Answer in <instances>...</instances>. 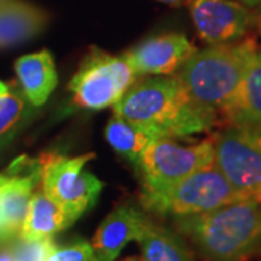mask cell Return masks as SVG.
I'll return each instance as SVG.
<instances>
[{"instance_id":"ffe728a7","label":"cell","mask_w":261,"mask_h":261,"mask_svg":"<svg viewBox=\"0 0 261 261\" xmlns=\"http://www.w3.org/2000/svg\"><path fill=\"white\" fill-rule=\"evenodd\" d=\"M56 247L53 238L29 241L15 238L9 243V252L13 261H47L48 254Z\"/></svg>"},{"instance_id":"2e32d148","label":"cell","mask_w":261,"mask_h":261,"mask_svg":"<svg viewBox=\"0 0 261 261\" xmlns=\"http://www.w3.org/2000/svg\"><path fill=\"white\" fill-rule=\"evenodd\" d=\"M73 222L64 211L44 192L34 193L29 200L28 212L19 238L37 241L53 238L57 232L67 229Z\"/></svg>"},{"instance_id":"8fae6325","label":"cell","mask_w":261,"mask_h":261,"mask_svg":"<svg viewBox=\"0 0 261 261\" xmlns=\"http://www.w3.org/2000/svg\"><path fill=\"white\" fill-rule=\"evenodd\" d=\"M195 51L185 34L170 32L142 41L123 56L137 75H168L177 71Z\"/></svg>"},{"instance_id":"7c38bea8","label":"cell","mask_w":261,"mask_h":261,"mask_svg":"<svg viewBox=\"0 0 261 261\" xmlns=\"http://www.w3.org/2000/svg\"><path fill=\"white\" fill-rule=\"evenodd\" d=\"M148 218L132 205H121L106 216L94 233L92 247L97 261H115L121 251L137 240Z\"/></svg>"},{"instance_id":"ba28073f","label":"cell","mask_w":261,"mask_h":261,"mask_svg":"<svg viewBox=\"0 0 261 261\" xmlns=\"http://www.w3.org/2000/svg\"><path fill=\"white\" fill-rule=\"evenodd\" d=\"M214 164L244 200L261 203V129L229 126L215 137Z\"/></svg>"},{"instance_id":"6da1fadb","label":"cell","mask_w":261,"mask_h":261,"mask_svg":"<svg viewBox=\"0 0 261 261\" xmlns=\"http://www.w3.org/2000/svg\"><path fill=\"white\" fill-rule=\"evenodd\" d=\"M113 115L151 132L155 138H178L206 132L216 116L200 109L177 77H148L134 84L113 105Z\"/></svg>"},{"instance_id":"30bf717a","label":"cell","mask_w":261,"mask_h":261,"mask_svg":"<svg viewBox=\"0 0 261 261\" xmlns=\"http://www.w3.org/2000/svg\"><path fill=\"white\" fill-rule=\"evenodd\" d=\"M41 174V161L25 157L0 174V243H10L19 237Z\"/></svg>"},{"instance_id":"ac0fdd59","label":"cell","mask_w":261,"mask_h":261,"mask_svg":"<svg viewBox=\"0 0 261 261\" xmlns=\"http://www.w3.org/2000/svg\"><path fill=\"white\" fill-rule=\"evenodd\" d=\"M105 138L119 155L130 161L134 166L138 164L141 155L148 148L149 144L157 140L148 130L132 125L115 115L105 128Z\"/></svg>"},{"instance_id":"e0dca14e","label":"cell","mask_w":261,"mask_h":261,"mask_svg":"<svg viewBox=\"0 0 261 261\" xmlns=\"http://www.w3.org/2000/svg\"><path fill=\"white\" fill-rule=\"evenodd\" d=\"M137 241L142 254L141 261H195V254L180 235L149 219Z\"/></svg>"},{"instance_id":"cb8c5ba5","label":"cell","mask_w":261,"mask_h":261,"mask_svg":"<svg viewBox=\"0 0 261 261\" xmlns=\"http://www.w3.org/2000/svg\"><path fill=\"white\" fill-rule=\"evenodd\" d=\"M254 15H255V25L261 31V3L257 6V12H254Z\"/></svg>"},{"instance_id":"484cf974","label":"cell","mask_w":261,"mask_h":261,"mask_svg":"<svg viewBox=\"0 0 261 261\" xmlns=\"http://www.w3.org/2000/svg\"><path fill=\"white\" fill-rule=\"evenodd\" d=\"M8 92H9V86H8V84H5L2 80H0V97H2V96H5Z\"/></svg>"},{"instance_id":"9c48e42d","label":"cell","mask_w":261,"mask_h":261,"mask_svg":"<svg viewBox=\"0 0 261 261\" xmlns=\"http://www.w3.org/2000/svg\"><path fill=\"white\" fill-rule=\"evenodd\" d=\"M186 6L197 35L209 45L237 42L255 25L251 8L237 0H187Z\"/></svg>"},{"instance_id":"52a82bcc","label":"cell","mask_w":261,"mask_h":261,"mask_svg":"<svg viewBox=\"0 0 261 261\" xmlns=\"http://www.w3.org/2000/svg\"><path fill=\"white\" fill-rule=\"evenodd\" d=\"M92 157L94 154L80 157L49 154L39 159L44 193L64 211L73 224L93 207L103 189V183L94 174L83 171Z\"/></svg>"},{"instance_id":"277c9868","label":"cell","mask_w":261,"mask_h":261,"mask_svg":"<svg viewBox=\"0 0 261 261\" xmlns=\"http://www.w3.org/2000/svg\"><path fill=\"white\" fill-rule=\"evenodd\" d=\"M244 200L215 164L207 166L173 186L141 192V203L154 214L189 216L206 214L218 207Z\"/></svg>"},{"instance_id":"3957f363","label":"cell","mask_w":261,"mask_h":261,"mask_svg":"<svg viewBox=\"0 0 261 261\" xmlns=\"http://www.w3.org/2000/svg\"><path fill=\"white\" fill-rule=\"evenodd\" d=\"M257 45L255 39L245 38L196 49L178 68V82L200 109L218 116L233 99Z\"/></svg>"},{"instance_id":"4316f807","label":"cell","mask_w":261,"mask_h":261,"mask_svg":"<svg viewBox=\"0 0 261 261\" xmlns=\"http://www.w3.org/2000/svg\"><path fill=\"white\" fill-rule=\"evenodd\" d=\"M125 261H141L140 258H137V257H130V258H126Z\"/></svg>"},{"instance_id":"603a6c76","label":"cell","mask_w":261,"mask_h":261,"mask_svg":"<svg viewBox=\"0 0 261 261\" xmlns=\"http://www.w3.org/2000/svg\"><path fill=\"white\" fill-rule=\"evenodd\" d=\"M237 2L243 3V5L248 6V8H257L261 3V0H237Z\"/></svg>"},{"instance_id":"5bb4252c","label":"cell","mask_w":261,"mask_h":261,"mask_svg":"<svg viewBox=\"0 0 261 261\" xmlns=\"http://www.w3.org/2000/svg\"><path fill=\"white\" fill-rule=\"evenodd\" d=\"M49 15L23 0L0 5V49L16 47L38 37L47 27Z\"/></svg>"},{"instance_id":"44dd1931","label":"cell","mask_w":261,"mask_h":261,"mask_svg":"<svg viewBox=\"0 0 261 261\" xmlns=\"http://www.w3.org/2000/svg\"><path fill=\"white\" fill-rule=\"evenodd\" d=\"M47 261H97L92 244L75 241L63 247H54L48 254Z\"/></svg>"},{"instance_id":"5b68a950","label":"cell","mask_w":261,"mask_h":261,"mask_svg":"<svg viewBox=\"0 0 261 261\" xmlns=\"http://www.w3.org/2000/svg\"><path fill=\"white\" fill-rule=\"evenodd\" d=\"M135 71L126 57H115L93 48L83 58L68 84L75 106L102 111L119 102L135 83Z\"/></svg>"},{"instance_id":"9a60e30c","label":"cell","mask_w":261,"mask_h":261,"mask_svg":"<svg viewBox=\"0 0 261 261\" xmlns=\"http://www.w3.org/2000/svg\"><path fill=\"white\" fill-rule=\"evenodd\" d=\"M15 70L27 100L34 106L47 102L58 83L56 64L47 49L20 57L15 64Z\"/></svg>"},{"instance_id":"7a4b0ae2","label":"cell","mask_w":261,"mask_h":261,"mask_svg":"<svg viewBox=\"0 0 261 261\" xmlns=\"http://www.w3.org/2000/svg\"><path fill=\"white\" fill-rule=\"evenodd\" d=\"M178 232L205 261H250L261 255V203L240 200L206 214L176 216Z\"/></svg>"},{"instance_id":"83f0119b","label":"cell","mask_w":261,"mask_h":261,"mask_svg":"<svg viewBox=\"0 0 261 261\" xmlns=\"http://www.w3.org/2000/svg\"><path fill=\"white\" fill-rule=\"evenodd\" d=\"M5 2H8V0H0V5H2V3H5Z\"/></svg>"},{"instance_id":"d6986e66","label":"cell","mask_w":261,"mask_h":261,"mask_svg":"<svg viewBox=\"0 0 261 261\" xmlns=\"http://www.w3.org/2000/svg\"><path fill=\"white\" fill-rule=\"evenodd\" d=\"M25 94L16 89H12L0 97V142H5L12 137L27 115Z\"/></svg>"},{"instance_id":"8992f818","label":"cell","mask_w":261,"mask_h":261,"mask_svg":"<svg viewBox=\"0 0 261 261\" xmlns=\"http://www.w3.org/2000/svg\"><path fill=\"white\" fill-rule=\"evenodd\" d=\"M215 138L181 145L173 138H157L144 151L135 167L142 178V190L155 192L181 181L214 164Z\"/></svg>"},{"instance_id":"7402d4cb","label":"cell","mask_w":261,"mask_h":261,"mask_svg":"<svg viewBox=\"0 0 261 261\" xmlns=\"http://www.w3.org/2000/svg\"><path fill=\"white\" fill-rule=\"evenodd\" d=\"M157 2L166 3V5H170V6H183V5H186L187 0H157Z\"/></svg>"},{"instance_id":"d4e9b609","label":"cell","mask_w":261,"mask_h":261,"mask_svg":"<svg viewBox=\"0 0 261 261\" xmlns=\"http://www.w3.org/2000/svg\"><path fill=\"white\" fill-rule=\"evenodd\" d=\"M0 261H13L12 260V255H10L9 250H3V251H0Z\"/></svg>"},{"instance_id":"4fadbf2b","label":"cell","mask_w":261,"mask_h":261,"mask_svg":"<svg viewBox=\"0 0 261 261\" xmlns=\"http://www.w3.org/2000/svg\"><path fill=\"white\" fill-rule=\"evenodd\" d=\"M222 115L232 126L261 129V45L252 51L238 90Z\"/></svg>"}]
</instances>
